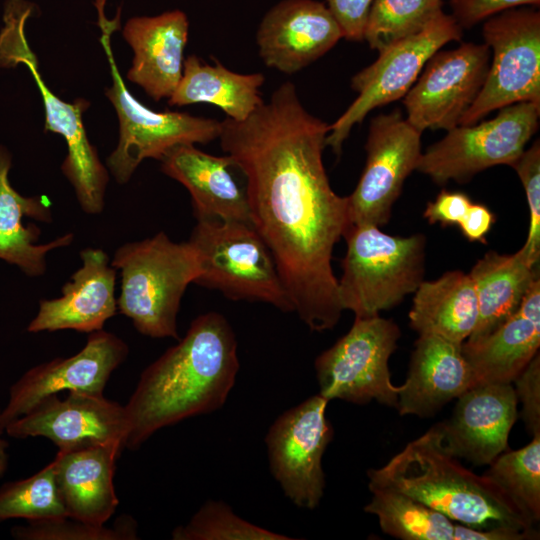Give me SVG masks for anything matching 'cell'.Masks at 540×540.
Instances as JSON below:
<instances>
[{
  "label": "cell",
  "instance_id": "cell-1",
  "mask_svg": "<svg viewBox=\"0 0 540 540\" xmlns=\"http://www.w3.org/2000/svg\"><path fill=\"white\" fill-rule=\"evenodd\" d=\"M329 129L286 81L245 120L221 121L218 137L245 178L251 223L294 312L316 332L333 329L343 312L332 254L351 226L348 198L334 192L323 164Z\"/></svg>",
  "mask_w": 540,
  "mask_h": 540
},
{
  "label": "cell",
  "instance_id": "cell-2",
  "mask_svg": "<svg viewBox=\"0 0 540 540\" xmlns=\"http://www.w3.org/2000/svg\"><path fill=\"white\" fill-rule=\"evenodd\" d=\"M237 347L222 314L196 317L184 337L141 373L124 405L125 448L135 450L162 428L223 407L240 369Z\"/></svg>",
  "mask_w": 540,
  "mask_h": 540
},
{
  "label": "cell",
  "instance_id": "cell-3",
  "mask_svg": "<svg viewBox=\"0 0 540 540\" xmlns=\"http://www.w3.org/2000/svg\"><path fill=\"white\" fill-rule=\"evenodd\" d=\"M367 476L368 487L402 492L475 529L533 527L496 485L464 467L444 448L438 423L383 467L368 470Z\"/></svg>",
  "mask_w": 540,
  "mask_h": 540
},
{
  "label": "cell",
  "instance_id": "cell-4",
  "mask_svg": "<svg viewBox=\"0 0 540 540\" xmlns=\"http://www.w3.org/2000/svg\"><path fill=\"white\" fill-rule=\"evenodd\" d=\"M111 265L121 272L119 312L142 335L178 340L181 299L201 273L196 248L189 241L174 242L160 231L150 238L121 245Z\"/></svg>",
  "mask_w": 540,
  "mask_h": 540
},
{
  "label": "cell",
  "instance_id": "cell-5",
  "mask_svg": "<svg viewBox=\"0 0 540 540\" xmlns=\"http://www.w3.org/2000/svg\"><path fill=\"white\" fill-rule=\"evenodd\" d=\"M338 280L341 307L357 318L380 315L413 294L424 280L426 238L394 236L370 224L351 225Z\"/></svg>",
  "mask_w": 540,
  "mask_h": 540
},
{
  "label": "cell",
  "instance_id": "cell-6",
  "mask_svg": "<svg viewBox=\"0 0 540 540\" xmlns=\"http://www.w3.org/2000/svg\"><path fill=\"white\" fill-rule=\"evenodd\" d=\"M32 12L33 5L25 0H7L0 32V66L9 68L21 63L30 71L45 108L44 131L61 135L67 144L61 170L73 186L81 209L86 214L97 215L104 209L109 174L83 123L82 115L89 103L82 99L65 102L46 85L25 36V24Z\"/></svg>",
  "mask_w": 540,
  "mask_h": 540
},
{
  "label": "cell",
  "instance_id": "cell-7",
  "mask_svg": "<svg viewBox=\"0 0 540 540\" xmlns=\"http://www.w3.org/2000/svg\"><path fill=\"white\" fill-rule=\"evenodd\" d=\"M96 0L100 42L107 56L112 85L105 91L119 119V142L107 157L106 165L115 180L127 183L147 158L160 160L172 147L181 144H207L218 139L221 122L184 112H156L139 102L128 90L114 58L111 35L120 27L119 16L105 17L104 3Z\"/></svg>",
  "mask_w": 540,
  "mask_h": 540
},
{
  "label": "cell",
  "instance_id": "cell-8",
  "mask_svg": "<svg viewBox=\"0 0 540 540\" xmlns=\"http://www.w3.org/2000/svg\"><path fill=\"white\" fill-rule=\"evenodd\" d=\"M188 241L201 262L195 284L234 301L263 302L294 312L275 260L251 223L197 219Z\"/></svg>",
  "mask_w": 540,
  "mask_h": 540
},
{
  "label": "cell",
  "instance_id": "cell-9",
  "mask_svg": "<svg viewBox=\"0 0 540 540\" xmlns=\"http://www.w3.org/2000/svg\"><path fill=\"white\" fill-rule=\"evenodd\" d=\"M400 336L391 319L355 317L350 330L315 360L319 395L355 404L376 400L396 408L399 386L391 382L388 361Z\"/></svg>",
  "mask_w": 540,
  "mask_h": 540
},
{
  "label": "cell",
  "instance_id": "cell-10",
  "mask_svg": "<svg viewBox=\"0 0 540 540\" xmlns=\"http://www.w3.org/2000/svg\"><path fill=\"white\" fill-rule=\"evenodd\" d=\"M540 104L515 103L496 117L472 125H458L421 154L416 170L437 184L465 183L477 173L511 166L539 127Z\"/></svg>",
  "mask_w": 540,
  "mask_h": 540
},
{
  "label": "cell",
  "instance_id": "cell-11",
  "mask_svg": "<svg viewBox=\"0 0 540 540\" xmlns=\"http://www.w3.org/2000/svg\"><path fill=\"white\" fill-rule=\"evenodd\" d=\"M492 52L483 87L459 125H472L494 110L520 103L540 104V13L509 9L483 25Z\"/></svg>",
  "mask_w": 540,
  "mask_h": 540
},
{
  "label": "cell",
  "instance_id": "cell-12",
  "mask_svg": "<svg viewBox=\"0 0 540 540\" xmlns=\"http://www.w3.org/2000/svg\"><path fill=\"white\" fill-rule=\"evenodd\" d=\"M462 28L452 15L441 12L420 32L379 51V56L351 79L358 93L347 110L330 125L326 146L340 155L354 125L362 123L373 109L406 95L427 61L450 41H458Z\"/></svg>",
  "mask_w": 540,
  "mask_h": 540
},
{
  "label": "cell",
  "instance_id": "cell-13",
  "mask_svg": "<svg viewBox=\"0 0 540 540\" xmlns=\"http://www.w3.org/2000/svg\"><path fill=\"white\" fill-rule=\"evenodd\" d=\"M328 400L313 395L278 416L265 437L269 468L297 507L315 509L324 495L323 454L333 437Z\"/></svg>",
  "mask_w": 540,
  "mask_h": 540
},
{
  "label": "cell",
  "instance_id": "cell-14",
  "mask_svg": "<svg viewBox=\"0 0 540 540\" xmlns=\"http://www.w3.org/2000/svg\"><path fill=\"white\" fill-rule=\"evenodd\" d=\"M421 134L397 110L372 118L365 145L366 164L357 186L347 196L351 225L381 227L388 223L406 178L417 168Z\"/></svg>",
  "mask_w": 540,
  "mask_h": 540
},
{
  "label": "cell",
  "instance_id": "cell-15",
  "mask_svg": "<svg viewBox=\"0 0 540 540\" xmlns=\"http://www.w3.org/2000/svg\"><path fill=\"white\" fill-rule=\"evenodd\" d=\"M490 59L485 43L437 51L404 96L407 121L420 132L458 126L483 87Z\"/></svg>",
  "mask_w": 540,
  "mask_h": 540
},
{
  "label": "cell",
  "instance_id": "cell-16",
  "mask_svg": "<svg viewBox=\"0 0 540 540\" xmlns=\"http://www.w3.org/2000/svg\"><path fill=\"white\" fill-rule=\"evenodd\" d=\"M127 344L103 329L89 333L75 355L56 358L27 370L9 390L0 428L27 414L44 398L63 391L103 394L111 374L128 356Z\"/></svg>",
  "mask_w": 540,
  "mask_h": 540
},
{
  "label": "cell",
  "instance_id": "cell-17",
  "mask_svg": "<svg viewBox=\"0 0 540 540\" xmlns=\"http://www.w3.org/2000/svg\"><path fill=\"white\" fill-rule=\"evenodd\" d=\"M127 430L123 405L103 394L81 391H70L64 399L50 395L4 428L14 438L45 437L58 451L107 442H120L125 448Z\"/></svg>",
  "mask_w": 540,
  "mask_h": 540
},
{
  "label": "cell",
  "instance_id": "cell-18",
  "mask_svg": "<svg viewBox=\"0 0 540 540\" xmlns=\"http://www.w3.org/2000/svg\"><path fill=\"white\" fill-rule=\"evenodd\" d=\"M343 38L328 7L316 0H282L262 18L256 33L264 64L285 74L307 67Z\"/></svg>",
  "mask_w": 540,
  "mask_h": 540
},
{
  "label": "cell",
  "instance_id": "cell-19",
  "mask_svg": "<svg viewBox=\"0 0 540 540\" xmlns=\"http://www.w3.org/2000/svg\"><path fill=\"white\" fill-rule=\"evenodd\" d=\"M457 399L451 419L438 423L444 448L475 466L491 464L508 449L518 417L512 383L477 384Z\"/></svg>",
  "mask_w": 540,
  "mask_h": 540
},
{
  "label": "cell",
  "instance_id": "cell-20",
  "mask_svg": "<svg viewBox=\"0 0 540 540\" xmlns=\"http://www.w3.org/2000/svg\"><path fill=\"white\" fill-rule=\"evenodd\" d=\"M81 267L61 289V296L39 303L36 316L27 326L30 333L71 329L92 333L103 329L117 313L116 269L100 248L80 252Z\"/></svg>",
  "mask_w": 540,
  "mask_h": 540
},
{
  "label": "cell",
  "instance_id": "cell-21",
  "mask_svg": "<svg viewBox=\"0 0 540 540\" xmlns=\"http://www.w3.org/2000/svg\"><path fill=\"white\" fill-rule=\"evenodd\" d=\"M476 385L462 344L421 334L415 341L405 382L399 386L400 415H435L444 405Z\"/></svg>",
  "mask_w": 540,
  "mask_h": 540
},
{
  "label": "cell",
  "instance_id": "cell-22",
  "mask_svg": "<svg viewBox=\"0 0 540 540\" xmlns=\"http://www.w3.org/2000/svg\"><path fill=\"white\" fill-rule=\"evenodd\" d=\"M189 22L180 10L130 18L123 37L134 52L127 73L155 101L169 98L183 73Z\"/></svg>",
  "mask_w": 540,
  "mask_h": 540
},
{
  "label": "cell",
  "instance_id": "cell-23",
  "mask_svg": "<svg viewBox=\"0 0 540 540\" xmlns=\"http://www.w3.org/2000/svg\"><path fill=\"white\" fill-rule=\"evenodd\" d=\"M124 449L120 442H107L57 452L52 462L67 517L94 525L112 517L119 505L116 460Z\"/></svg>",
  "mask_w": 540,
  "mask_h": 540
},
{
  "label": "cell",
  "instance_id": "cell-24",
  "mask_svg": "<svg viewBox=\"0 0 540 540\" xmlns=\"http://www.w3.org/2000/svg\"><path fill=\"white\" fill-rule=\"evenodd\" d=\"M160 161L162 172L190 193L196 219L251 223L246 191L233 175L231 157L203 152L194 144H181L168 150Z\"/></svg>",
  "mask_w": 540,
  "mask_h": 540
},
{
  "label": "cell",
  "instance_id": "cell-25",
  "mask_svg": "<svg viewBox=\"0 0 540 540\" xmlns=\"http://www.w3.org/2000/svg\"><path fill=\"white\" fill-rule=\"evenodd\" d=\"M539 346L540 277L532 282L513 315L482 340L464 342L462 351L476 385L513 383L539 353Z\"/></svg>",
  "mask_w": 540,
  "mask_h": 540
},
{
  "label": "cell",
  "instance_id": "cell-26",
  "mask_svg": "<svg viewBox=\"0 0 540 540\" xmlns=\"http://www.w3.org/2000/svg\"><path fill=\"white\" fill-rule=\"evenodd\" d=\"M12 158L0 145V259L17 266L30 277H40L47 269L46 257L52 250L69 246L72 233L64 234L45 244H37L40 228L23 225V218L51 223L52 212L46 197H25L10 184L9 171Z\"/></svg>",
  "mask_w": 540,
  "mask_h": 540
},
{
  "label": "cell",
  "instance_id": "cell-27",
  "mask_svg": "<svg viewBox=\"0 0 540 540\" xmlns=\"http://www.w3.org/2000/svg\"><path fill=\"white\" fill-rule=\"evenodd\" d=\"M468 274L477 296L478 319L465 342L474 343L517 311L528 288L539 277V265L532 264L521 249L513 254L489 251Z\"/></svg>",
  "mask_w": 540,
  "mask_h": 540
},
{
  "label": "cell",
  "instance_id": "cell-28",
  "mask_svg": "<svg viewBox=\"0 0 540 540\" xmlns=\"http://www.w3.org/2000/svg\"><path fill=\"white\" fill-rule=\"evenodd\" d=\"M413 294L408 316L419 335H435L459 344L471 335L478 319V301L468 273L452 270L436 280H423Z\"/></svg>",
  "mask_w": 540,
  "mask_h": 540
},
{
  "label": "cell",
  "instance_id": "cell-29",
  "mask_svg": "<svg viewBox=\"0 0 540 540\" xmlns=\"http://www.w3.org/2000/svg\"><path fill=\"white\" fill-rule=\"evenodd\" d=\"M214 60V64H209L196 55L188 56L168 103L172 106L208 103L221 109L227 118L243 121L264 102L260 88L265 77L262 73H237Z\"/></svg>",
  "mask_w": 540,
  "mask_h": 540
},
{
  "label": "cell",
  "instance_id": "cell-30",
  "mask_svg": "<svg viewBox=\"0 0 540 540\" xmlns=\"http://www.w3.org/2000/svg\"><path fill=\"white\" fill-rule=\"evenodd\" d=\"M364 511L376 515L381 530L401 540H453L454 523L444 514L393 489L369 487Z\"/></svg>",
  "mask_w": 540,
  "mask_h": 540
},
{
  "label": "cell",
  "instance_id": "cell-31",
  "mask_svg": "<svg viewBox=\"0 0 540 540\" xmlns=\"http://www.w3.org/2000/svg\"><path fill=\"white\" fill-rule=\"evenodd\" d=\"M483 475L529 523L540 520V433L526 446L501 453Z\"/></svg>",
  "mask_w": 540,
  "mask_h": 540
},
{
  "label": "cell",
  "instance_id": "cell-32",
  "mask_svg": "<svg viewBox=\"0 0 540 540\" xmlns=\"http://www.w3.org/2000/svg\"><path fill=\"white\" fill-rule=\"evenodd\" d=\"M442 7V0H373L364 39L379 52L420 32Z\"/></svg>",
  "mask_w": 540,
  "mask_h": 540
},
{
  "label": "cell",
  "instance_id": "cell-33",
  "mask_svg": "<svg viewBox=\"0 0 540 540\" xmlns=\"http://www.w3.org/2000/svg\"><path fill=\"white\" fill-rule=\"evenodd\" d=\"M67 517L58 492L53 462L32 476L4 483L0 487V521H27Z\"/></svg>",
  "mask_w": 540,
  "mask_h": 540
},
{
  "label": "cell",
  "instance_id": "cell-34",
  "mask_svg": "<svg viewBox=\"0 0 540 540\" xmlns=\"http://www.w3.org/2000/svg\"><path fill=\"white\" fill-rule=\"evenodd\" d=\"M174 540H289L283 534L255 525L240 516L224 501L208 500L191 519L174 528Z\"/></svg>",
  "mask_w": 540,
  "mask_h": 540
},
{
  "label": "cell",
  "instance_id": "cell-35",
  "mask_svg": "<svg viewBox=\"0 0 540 540\" xmlns=\"http://www.w3.org/2000/svg\"><path fill=\"white\" fill-rule=\"evenodd\" d=\"M12 537L20 540H131L137 539L135 520L122 515L111 527L94 525L69 517L28 521L14 526Z\"/></svg>",
  "mask_w": 540,
  "mask_h": 540
},
{
  "label": "cell",
  "instance_id": "cell-36",
  "mask_svg": "<svg viewBox=\"0 0 540 540\" xmlns=\"http://www.w3.org/2000/svg\"><path fill=\"white\" fill-rule=\"evenodd\" d=\"M524 187L529 208V228L520 248L528 260L539 265L540 260V142L537 139L511 165Z\"/></svg>",
  "mask_w": 540,
  "mask_h": 540
},
{
  "label": "cell",
  "instance_id": "cell-37",
  "mask_svg": "<svg viewBox=\"0 0 540 540\" xmlns=\"http://www.w3.org/2000/svg\"><path fill=\"white\" fill-rule=\"evenodd\" d=\"M517 401L522 404L521 416L527 431L540 433V356L528 363L513 381Z\"/></svg>",
  "mask_w": 540,
  "mask_h": 540
},
{
  "label": "cell",
  "instance_id": "cell-38",
  "mask_svg": "<svg viewBox=\"0 0 540 540\" xmlns=\"http://www.w3.org/2000/svg\"><path fill=\"white\" fill-rule=\"evenodd\" d=\"M539 4L540 0H459L451 5L452 16L461 28H470L503 11L523 5Z\"/></svg>",
  "mask_w": 540,
  "mask_h": 540
},
{
  "label": "cell",
  "instance_id": "cell-39",
  "mask_svg": "<svg viewBox=\"0 0 540 540\" xmlns=\"http://www.w3.org/2000/svg\"><path fill=\"white\" fill-rule=\"evenodd\" d=\"M373 0H327V7L337 21L343 38L364 40V31Z\"/></svg>",
  "mask_w": 540,
  "mask_h": 540
},
{
  "label": "cell",
  "instance_id": "cell-40",
  "mask_svg": "<svg viewBox=\"0 0 540 540\" xmlns=\"http://www.w3.org/2000/svg\"><path fill=\"white\" fill-rule=\"evenodd\" d=\"M471 204V199L465 193L443 190L427 204L423 216L430 224L458 225Z\"/></svg>",
  "mask_w": 540,
  "mask_h": 540
},
{
  "label": "cell",
  "instance_id": "cell-41",
  "mask_svg": "<svg viewBox=\"0 0 540 540\" xmlns=\"http://www.w3.org/2000/svg\"><path fill=\"white\" fill-rule=\"evenodd\" d=\"M539 538V532L529 528L495 526L489 529H475L460 523H454L453 540H533Z\"/></svg>",
  "mask_w": 540,
  "mask_h": 540
},
{
  "label": "cell",
  "instance_id": "cell-42",
  "mask_svg": "<svg viewBox=\"0 0 540 540\" xmlns=\"http://www.w3.org/2000/svg\"><path fill=\"white\" fill-rule=\"evenodd\" d=\"M495 222V215L483 204L473 203L458 224L463 236L471 242H486L485 236Z\"/></svg>",
  "mask_w": 540,
  "mask_h": 540
},
{
  "label": "cell",
  "instance_id": "cell-43",
  "mask_svg": "<svg viewBox=\"0 0 540 540\" xmlns=\"http://www.w3.org/2000/svg\"><path fill=\"white\" fill-rule=\"evenodd\" d=\"M2 433L3 431L0 428V478L5 475L8 468V443L2 438Z\"/></svg>",
  "mask_w": 540,
  "mask_h": 540
},
{
  "label": "cell",
  "instance_id": "cell-44",
  "mask_svg": "<svg viewBox=\"0 0 540 540\" xmlns=\"http://www.w3.org/2000/svg\"><path fill=\"white\" fill-rule=\"evenodd\" d=\"M457 1H459V0H451V4H454V3H456Z\"/></svg>",
  "mask_w": 540,
  "mask_h": 540
}]
</instances>
